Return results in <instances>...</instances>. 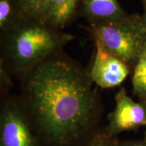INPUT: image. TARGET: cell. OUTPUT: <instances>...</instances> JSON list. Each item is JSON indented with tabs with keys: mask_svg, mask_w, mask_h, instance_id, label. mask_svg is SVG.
<instances>
[{
	"mask_svg": "<svg viewBox=\"0 0 146 146\" xmlns=\"http://www.w3.org/2000/svg\"><path fill=\"white\" fill-rule=\"evenodd\" d=\"M20 80L19 98L43 146H77L100 127L103 104L89 70L62 52Z\"/></svg>",
	"mask_w": 146,
	"mask_h": 146,
	"instance_id": "6da1fadb",
	"label": "cell"
},
{
	"mask_svg": "<svg viewBox=\"0 0 146 146\" xmlns=\"http://www.w3.org/2000/svg\"><path fill=\"white\" fill-rule=\"evenodd\" d=\"M74 38L29 16L15 28L1 33L0 62L12 75L21 78L35 66L61 52Z\"/></svg>",
	"mask_w": 146,
	"mask_h": 146,
	"instance_id": "7a4b0ae2",
	"label": "cell"
},
{
	"mask_svg": "<svg viewBox=\"0 0 146 146\" xmlns=\"http://www.w3.org/2000/svg\"><path fill=\"white\" fill-rule=\"evenodd\" d=\"M91 25L94 37L134 68L146 48V29L141 16L127 15L119 21Z\"/></svg>",
	"mask_w": 146,
	"mask_h": 146,
	"instance_id": "3957f363",
	"label": "cell"
},
{
	"mask_svg": "<svg viewBox=\"0 0 146 146\" xmlns=\"http://www.w3.org/2000/svg\"><path fill=\"white\" fill-rule=\"evenodd\" d=\"M0 146H43L19 96L1 97Z\"/></svg>",
	"mask_w": 146,
	"mask_h": 146,
	"instance_id": "277c9868",
	"label": "cell"
},
{
	"mask_svg": "<svg viewBox=\"0 0 146 146\" xmlns=\"http://www.w3.org/2000/svg\"><path fill=\"white\" fill-rule=\"evenodd\" d=\"M115 107L108 117L105 129L110 136L116 137L125 131H135L146 127V100L135 102L121 87L114 97Z\"/></svg>",
	"mask_w": 146,
	"mask_h": 146,
	"instance_id": "5b68a950",
	"label": "cell"
},
{
	"mask_svg": "<svg viewBox=\"0 0 146 146\" xmlns=\"http://www.w3.org/2000/svg\"><path fill=\"white\" fill-rule=\"evenodd\" d=\"M96 54L89 75L96 86L102 89L117 87L125 81L131 68L110 53L99 40L94 38Z\"/></svg>",
	"mask_w": 146,
	"mask_h": 146,
	"instance_id": "8992f818",
	"label": "cell"
},
{
	"mask_svg": "<svg viewBox=\"0 0 146 146\" xmlns=\"http://www.w3.org/2000/svg\"><path fill=\"white\" fill-rule=\"evenodd\" d=\"M82 0H41L30 16L47 26L62 30L75 15Z\"/></svg>",
	"mask_w": 146,
	"mask_h": 146,
	"instance_id": "52a82bcc",
	"label": "cell"
},
{
	"mask_svg": "<svg viewBox=\"0 0 146 146\" xmlns=\"http://www.w3.org/2000/svg\"><path fill=\"white\" fill-rule=\"evenodd\" d=\"M82 12L91 24L119 21L125 13L117 0H82Z\"/></svg>",
	"mask_w": 146,
	"mask_h": 146,
	"instance_id": "ba28073f",
	"label": "cell"
},
{
	"mask_svg": "<svg viewBox=\"0 0 146 146\" xmlns=\"http://www.w3.org/2000/svg\"><path fill=\"white\" fill-rule=\"evenodd\" d=\"M29 16L18 0H0V29L1 33L15 28Z\"/></svg>",
	"mask_w": 146,
	"mask_h": 146,
	"instance_id": "9c48e42d",
	"label": "cell"
},
{
	"mask_svg": "<svg viewBox=\"0 0 146 146\" xmlns=\"http://www.w3.org/2000/svg\"><path fill=\"white\" fill-rule=\"evenodd\" d=\"M133 92L139 100H146V48L133 68Z\"/></svg>",
	"mask_w": 146,
	"mask_h": 146,
	"instance_id": "30bf717a",
	"label": "cell"
},
{
	"mask_svg": "<svg viewBox=\"0 0 146 146\" xmlns=\"http://www.w3.org/2000/svg\"><path fill=\"white\" fill-rule=\"evenodd\" d=\"M116 137L110 136L104 127H100L97 130L77 146H117Z\"/></svg>",
	"mask_w": 146,
	"mask_h": 146,
	"instance_id": "8fae6325",
	"label": "cell"
},
{
	"mask_svg": "<svg viewBox=\"0 0 146 146\" xmlns=\"http://www.w3.org/2000/svg\"><path fill=\"white\" fill-rule=\"evenodd\" d=\"M11 73L8 70L2 63L0 62V89L1 97L10 94L9 91L12 87V81Z\"/></svg>",
	"mask_w": 146,
	"mask_h": 146,
	"instance_id": "7c38bea8",
	"label": "cell"
},
{
	"mask_svg": "<svg viewBox=\"0 0 146 146\" xmlns=\"http://www.w3.org/2000/svg\"><path fill=\"white\" fill-rule=\"evenodd\" d=\"M18 1L21 3L24 10L26 11L27 14L30 15L32 11L41 0H18Z\"/></svg>",
	"mask_w": 146,
	"mask_h": 146,
	"instance_id": "4fadbf2b",
	"label": "cell"
},
{
	"mask_svg": "<svg viewBox=\"0 0 146 146\" xmlns=\"http://www.w3.org/2000/svg\"><path fill=\"white\" fill-rule=\"evenodd\" d=\"M117 146H146L145 140L137 141H117Z\"/></svg>",
	"mask_w": 146,
	"mask_h": 146,
	"instance_id": "5bb4252c",
	"label": "cell"
},
{
	"mask_svg": "<svg viewBox=\"0 0 146 146\" xmlns=\"http://www.w3.org/2000/svg\"><path fill=\"white\" fill-rule=\"evenodd\" d=\"M143 8H144L143 14V15L141 16V17L142 23L143 24V26L146 29V5H143Z\"/></svg>",
	"mask_w": 146,
	"mask_h": 146,
	"instance_id": "9a60e30c",
	"label": "cell"
},
{
	"mask_svg": "<svg viewBox=\"0 0 146 146\" xmlns=\"http://www.w3.org/2000/svg\"><path fill=\"white\" fill-rule=\"evenodd\" d=\"M144 140H145L146 141V129H145V133H144Z\"/></svg>",
	"mask_w": 146,
	"mask_h": 146,
	"instance_id": "2e32d148",
	"label": "cell"
},
{
	"mask_svg": "<svg viewBox=\"0 0 146 146\" xmlns=\"http://www.w3.org/2000/svg\"><path fill=\"white\" fill-rule=\"evenodd\" d=\"M142 1H143V5H146V0H142Z\"/></svg>",
	"mask_w": 146,
	"mask_h": 146,
	"instance_id": "e0dca14e",
	"label": "cell"
}]
</instances>
